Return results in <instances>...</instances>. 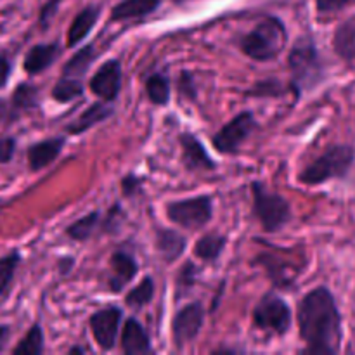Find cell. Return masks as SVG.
Here are the masks:
<instances>
[{
    "label": "cell",
    "mask_w": 355,
    "mask_h": 355,
    "mask_svg": "<svg viewBox=\"0 0 355 355\" xmlns=\"http://www.w3.org/2000/svg\"><path fill=\"white\" fill-rule=\"evenodd\" d=\"M113 114V107L104 101V103H94L80 114L76 120H73L71 123L66 125V134H71V135H80L83 132H87L89 128L96 127V125L103 123L106 121L107 118Z\"/></svg>",
    "instance_id": "e0dca14e"
},
{
    "label": "cell",
    "mask_w": 355,
    "mask_h": 355,
    "mask_svg": "<svg viewBox=\"0 0 355 355\" xmlns=\"http://www.w3.org/2000/svg\"><path fill=\"white\" fill-rule=\"evenodd\" d=\"M61 55V45L58 42H51V44H37L28 51L26 58H24L23 68L28 75H38V73L45 71L51 68L58 58Z\"/></svg>",
    "instance_id": "9a60e30c"
},
{
    "label": "cell",
    "mask_w": 355,
    "mask_h": 355,
    "mask_svg": "<svg viewBox=\"0 0 355 355\" xmlns=\"http://www.w3.org/2000/svg\"><path fill=\"white\" fill-rule=\"evenodd\" d=\"M227 238L220 234H205L203 238L198 239L194 246V255L207 263H214L220 259L225 250Z\"/></svg>",
    "instance_id": "7402d4cb"
},
{
    "label": "cell",
    "mask_w": 355,
    "mask_h": 355,
    "mask_svg": "<svg viewBox=\"0 0 355 355\" xmlns=\"http://www.w3.org/2000/svg\"><path fill=\"white\" fill-rule=\"evenodd\" d=\"M196 277H198L196 266H194L193 262L184 263V266L179 269V274H177L175 297L180 298L186 293H189V291L194 288V284H196Z\"/></svg>",
    "instance_id": "4dcf8cb0"
},
{
    "label": "cell",
    "mask_w": 355,
    "mask_h": 355,
    "mask_svg": "<svg viewBox=\"0 0 355 355\" xmlns=\"http://www.w3.org/2000/svg\"><path fill=\"white\" fill-rule=\"evenodd\" d=\"M19 263H21V255L17 250L7 253V255H3L2 259H0V298L6 297V293L9 291Z\"/></svg>",
    "instance_id": "f1b7e54d"
},
{
    "label": "cell",
    "mask_w": 355,
    "mask_h": 355,
    "mask_svg": "<svg viewBox=\"0 0 355 355\" xmlns=\"http://www.w3.org/2000/svg\"><path fill=\"white\" fill-rule=\"evenodd\" d=\"M75 352H80V354H82V352H83V349H80V347H75V349L69 350V354H75Z\"/></svg>",
    "instance_id": "b9f144b4"
},
{
    "label": "cell",
    "mask_w": 355,
    "mask_h": 355,
    "mask_svg": "<svg viewBox=\"0 0 355 355\" xmlns=\"http://www.w3.org/2000/svg\"><path fill=\"white\" fill-rule=\"evenodd\" d=\"M186 248L187 239L179 231H173V229H158L156 231V252L166 263H172L177 259H180Z\"/></svg>",
    "instance_id": "ac0fdd59"
},
{
    "label": "cell",
    "mask_w": 355,
    "mask_h": 355,
    "mask_svg": "<svg viewBox=\"0 0 355 355\" xmlns=\"http://www.w3.org/2000/svg\"><path fill=\"white\" fill-rule=\"evenodd\" d=\"M177 87H179L180 96H184L186 99H193V101L196 99L198 96L196 82H194V76L191 75L189 71L180 73V78H179V83H177Z\"/></svg>",
    "instance_id": "d6a6232c"
},
{
    "label": "cell",
    "mask_w": 355,
    "mask_h": 355,
    "mask_svg": "<svg viewBox=\"0 0 355 355\" xmlns=\"http://www.w3.org/2000/svg\"><path fill=\"white\" fill-rule=\"evenodd\" d=\"M10 340V328L7 324H0V352L7 347Z\"/></svg>",
    "instance_id": "ab89813d"
},
{
    "label": "cell",
    "mask_w": 355,
    "mask_h": 355,
    "mask_svg": "<svg viewBox=\"0 0 355 355\" xmlns=\"http://www.w3.org/2000/svg\"><path fill=\"white\" fill-rule=\"evenodd\" d=\"M6 111H7L6 101H2V99H0V123H2L3 116H6Z\"/></svg>",
    "instance_id": "60d3db41"
},
{
    "label": "cell",
    "mask_w": 355,
    "mask_h": 355,
    "mask_svg": "<svg viewBox=\"0 0 355 355\" xmlns=\"http://www.w3.org/2000/svg\"><path fill=\"white\" fill-rule=\"evenodd\" d=\"M141 189L142 180L139 179L137 175H134V173H128V175L123 177V180H121V193L127 198L135 196V194L141 193Z\"/></svg>",
    "instance_id": "836d02e7"
},
{
    "label": "cell",
    "mask_w": 355,
    "mask_h": 355,
    "mask_svg": "<svg viewBox=\"0 0 355 355\" xmlns=\"http://www.w3.org/2000/svg\"><path fill=\"white\" fill-rule=\"evenodd\" d=\"M257 127H259V123H257L252 111H241L214 135V139H211L214 148L222 155L236 153L239 146L252 135V132L257 130Z\"/></svg>",
    "instance_id": "ba28073f"
},
{
    "label": "cell",
    "mask_w": 355,
    "mask_h": 355,
    "mask_svg": "<svg viewBox=\"0 0 355 355\" xmlns=\"http://www.w3.org/2000/svg\"><path fill=\"white\" fill-rule=\"evenodd\" d=\"M214 215V200L208 194L170 201L166 205V217L179 227L196 231L205 227Z\"/></svg>",
    "instance_id": "8992f818"
},
{
    "label": "cell",
    "mask_w": 355,
    "mask_h": 355,
    "mask_svg": "<svg viewBox=\"0 0 355 355\" xmlns=\"http://www.w3.org/2000/svg\"><path fill=\"white\" fill-rule=\"evenodd\" d=\"M97 55H99V52H97L96 45H85V47L80 49V51L66 62V66L62 68V75L73 76V78H83V75L89 71L90 64H92L94 59H96Z\"/></svg>",
    "instance_id": "603a6c76"
},
{
    "label": "cell",
    "mask_w": 355,
    "mask_h": 355,
    "mask_svg": "<svg viewBox=\"0 0 355 355\" xmlns=\"http://www.w3.org/2000/svg\"><path fill=\"white\" fill-rule=\"evenodd\" d=\"M291 309L286 302L274 293L263 295L253 311V322L262 331L283 336L291 328Z\"/></svg>",
    "instance_id": "52a82bcc"
},
{
    "label": "cell",
    "mask_w": 355,
    "mask_h": 355,
    "mask_svg": "<svg viewBox=\"0 0 355 355\" xmlns=\"http://www.w3.org/2000/svg\"><path fill=\"white\" fill-rule=\"evenodd\" d=\"M121 89V64L118 59H110L103 62L92 80H90V90L106 103L116 101Z\"/></svg>",
    "instance_id": "8fae6325"
},
{
    "label": "cell",
    "mask_w": 355,
    "mask_h": 355,
    "mask_svg": "<svg viewBox=\"0 0 355 355\" xmlns=\"http://www.w3.org/2000/svg\"><path fill=\"white\" fill-rule=\"evenodd\" d=\"M205 321V309L200 302L187 304L175 312L172 319V336L175 347L182 349L187 343L194 342L201 333Z\"/></svg>",
    "instance_id": "9c48e42d"
},
{
    "label": "cell",
    "mask_w": 355,
    "mask_h": 355,
    "mask_svg": "<svg viewBox=\"0 0 355 355\" xmlns=\"http://www.w3.org/2000/svg\"><path fill=\"white\" fill-rule=\"evenodd\" d=\"M45 350V338L40 324H33L24 338L14 347L12 352L16 355H40Z\"/></svg>",
    "instance_id": "4316f807"
},
{
    "label": "cell",
    "mask_w": 355,
    "mask_h": 355,
    "mask_svg": "<svg viewBox=\"0 0 355 355\" xmlns=\"http://www.w3.org/2000/svg\"><path fill=\"white\" fill-rule=\"evenodd\" d=\"M16 153V141L12 137L0 139V163H9Z\"/></svg>",
    "instance_id": "8d00e7d4"
},
{
    "label": "cell",
    "mask_w": 355,
    "mask_h": 355,
    "mask_svg": "<svg viewBox=\"0 0 355 355\" xmlns=\"http://www.w3.org/2000/svg\"><path fill=\"white\" fill-rule=\"evenodd\" d=\"M73 266H75V259H73V257H61V260H59V263H58L59 272L69 274L71 272Z\"/></svg>",
    "instance_id": "f35d334b"
},
{
    "label": "cell",
    "mask_w": 355,
    "mask_h": 355,
    "mask_svg": "<svg viewBox=\"0 0 355 355\" xmlns=\"http://www.w3.org/2000/svg\"><path fill=\"white\" fill-rule=\"evenodd\" d=\"M83 94V83L82 78H73V76H64L55 82L52 87V97L58 103H71V101L78 99Z\"/></svg>",
    "instance_id": "484cf974"
},
{
    "label": "cell",
    "mask_w": 355,
    "mask_h": 355,
    "mask_svg": "<svg viewBox=\"0 0 355 355\" xmlns=\"http://www.w3.org/2000/svg\"><path fill=\"white\" fill-rule=\"evenodd\" d=\"M153 297H155V281H153V277L146 276L134 290L128 291L125 304L134 309V311H141L142 307L151 304Z\"/></svg>",
    "instance_id": "83f0119b"
},
{
    "label": "cell",
    "mask_w": 355,
    "mask_h": 355,
    "mask_svg": "<svg viewBox=\"0 0 355 355\" xmlns=\"http://www.w3.org/2000/svg\"><path fill=\"white\" fill-rule=\"evenodd\" d=\"M355 163V148L350 144H333L321 156L309 163L298 180L305 186H319L335 179H345Z\"/></svg>",
    "instance_id": "3957f363"
},
{
    "label": "cell",
    "mask_w": 355,
    "mask_h": 355,
    "mask_svg": "<svg viewBox=\"0 0 355 355\" xmlns=\"http://www.w3.org/2000/svg\"><path fill=\"white\" fill-rule=\"evenodd\" d=\"M64 142L66 139L62 135H59V137L44 139V141L31 144L30 149H28V163H30V168L33 172H37V170H42L51 165V163H54L58 159V156L62 153Z\"/></svg>",
    "instance_id": "5bb4252c"
},
{
    "label": "cell",
    "mask_w": 355,
    "mask_h": 355,
    "mask_svg": "<svg viewBox=\"0 0 355 355\" xmlns=\"http://www.w3.org/2000/svg\"><path fill=\"white\" fill-rule=\"evenodd\" d=\"M40 101V90L31 83H21L16 87L12 96V106L17 110H33Z\"/></svg>",
    "instance_id": "f546056e"
},
{
    "label": "cell",
    "mask_w": 355,
    "mask_h": 355,
    "mask_svg": "<svg viewBox=\"0 0 355 355\" xmlns=\"http://www.w3.org/2000/svg\"><path fill=\"white\" fill-rule=\"evenodd\" d=\"M349 2L350 0H315V6H318V10L321 14H329L342 10Z\"/></svg>",
    "instance_id": "d590c367"
},
{
    "label": "cell",
    "mask_w": 355,
    "mask_h": 355,
    "mask_svg": "<svg viewBox=\"0 0 355 355\" xmlns=\"http://www.w3.org/2000/svg\"><path fill=\"white\" fill-rule=\"evenodd\" d=\"M121 311L114 305L104 307L92 314L90 318V329L96 338L97 345L103 350H113L116 345L118 333H120Z\"/></svg>",
    "instance_id": "30bf717a"
},
{
    "label": "cell",
    "mask_w": 355,
    "mask_h": 355,
    "mask_svg": "<svg viewBox=\"0 0 355 355\" xmlns=\"http://www.w3.org/2000/svg\"><path fill=\"white\" fill-rule=\"evenodd\" d=\"M286 28L276 17H266L241 38V51L253 61H272L286 45Z\"/></svg>",
    "instance_id": "277c9868"
},
{
    "label": "cell",
    "mask_w": 355,
    "mask_h": 355,
    "mask_svg": "<svg viewBox=\"0 0 355 355\" xmlns=\"http://www.w3.org/2000/svg\"><path fill=\"white\" fill-rule=\"evenodd\" d=\"M253 211L266 232H277L291 220V205L281 194L270 193L262 182L252 184Z\"/></svg>",
    "instance_id": "5b68a950"
},
{
    "label": "cell",
    "mask_w": 355,
    "mask_h": 355,
    "mask_svg": "<svg viewBox=\"0 0 355 355\" xmlns=\"http://www.w3.org/2000/svg\"><path fill=\"white\" fill-rule=\"evenodd\" d=\"M110 277H107V286L113 293H120L125 286L132 283V279L137 274L139 266L132 255L125 252H114L110 260Z\"/></svg>",
    "instance_id": "7c38bea8"
},
{
    "label": "cell",
    "mask_w": 355,
    "mask_h": 355,
    "mask_svg": "<svg viewBox=\"0 0 355 355\" xmlns=\"http://www.w3.org/2000/svg\"><path fill=\"white\" fill-rule=\"evenodd\" d=\"M10 75V62L6 55H0V89L7 83V78Z\"/></svg>",
    "instance_id": "74e56055"
},
{
    "label": "cell",
    "mask_w": 355,
    "mask_h": 355,
    "mask_svg": "<svg viewBox=\"0 0 355 355\" xmlns=\"http://www.w3.org/2000/svg\"><path fill=\"white\" fill-rule=\"evenodd\" d=\"M121 347L127 355H142L151 354V340L146 333L144 326L137 321L135 318H128L125 321L123 333H121Z\"/></svg>",
    "instance_id": "2e32d148"
},
{
    "label": "cell",
    "mask_w": 355,
    "mask_h": 355,
    "mask_svg": "<svg viewBox=\"0 0 355 355\" xmlns=\"http://www.w3.org/2000/svg\"><path fill=\"white\" fill-rule=\"evenodd\" d=\"M101 16L99 7H85L80 14H76V17L73 19L71 26L68 30V47H75L80 42L85 40L89 37V33L92 31V28L96 26L97 19Z\"/></svg>",
    "instance_id": "ffe728a7"
},
{
    "label": "cell",
    "mask_w": 355,
    "mask_h": 355,
    "mask_svg": "<svg viewBox=\"0 0 355 355\" xmlns=\"http://www.w3.org/2000/svg\"><path fill=\"white\" fill-rule=\"evenodd\" d=\"M162 0H121L111 10V21L141 19L159 7Z\"/></svg>",
    "instance_id": "d6986e66"
},
{
    "label": "cell",
    "mask_w": 355,
    "mask_h": 355,
    "mask_svg": "<svg viewBox=\"0 0 355 355\" xmlns=\"http://www.w3.org/2000/svg\"><path fill=\"white\" fill-rule=\"evenodd\" d=\"M99 222H101V211L99 210L90 211V214H87L85 217L78 218V220H75L73 224H69L68 227H66V234H68L71 239H75V241H87V239L92 238V234L96 232Z\"/></svg>",
    "instance_id": "d4e9b609"
},
{
    "label": "cell",
    "mask_w": 355,
    "mask_h": 355,
    "mask_svg": "<svg viewBox=\"0 0 355 355\" xmlns=\"http://www.w3.org/2000/svg\"><path fill=\"white\" fill-rule=\"evenodd\" d=\"M288 66L291 75V89L297 94V99L304 92L315 89L324 80L326 69L314 38L304 35L297 38L288 54Z\"/></svg>",
    "instance_id": "7a4b0ae2"
},
{
    "label": "cell",
    "mask_w": 355,
    "mask_h": 355,
    "mask_svg": "<svg viewBox=\"0 0 355 355\" xmlns=\"http://www.w3.org/2000/svg\"><path fill=\"white\" fill-rule=\"evenodd\" d=\"M298 328L307 354L333 355L342 345V314L326 286L309 291L298 304Z\"/></svg>",
    "instance_id": "6da1fadb"
},
{
    "label": "cell",
    "mask_w": 355,
    "mask_h": 355,
    "mask_svg": "<svg viewBox=\"0 0 355 355\" xmlns=\"http://www.w3.org/2000/svg\"><path fill=\"white\" fill-rule=\"evenodd\" d=\"M283 92V85L277 80H266V82L257 83L255 89L250 90V96H281Z\"/></svg>",
    "instance_id": "1f68e13d"
},
{
    "label": "cell",
    "mask_w": 355,
    "mask_h": 355,
    "mask_svg": "<svg viewBox=\"0 0 355 355\" xmlns=\"http://www.w3.org/2000/svg\"><path fill=\"white\" fill-rule=\"evenodd\" d=\"M59 2H61V0H49V2L45 3L44 7H42L40 16H38V23H40L42 30H45V28L49 26V23H51L52 16H54L55 10H58Z\"/></svg>",
    "instance_id": "e575fe53"
},
{
    "label": "cell",
    "mask_w": 355,
    "mask_h": 355,
    "mask_svg": "<svg viewBox=\"0 0 355 355\" xmlns=\"http://www.w3.org/2000/svg\"><path fill=\"white\" fill-rule=\"evenodd\" d=\"M333 47L335 52L343 61H354L355 59V16L343 21L335 31L333 37Z\"/></svg>",
    "instance_id": "44dd1931"
},
{
    "label": "cell",
    "mask_w": 355,
    "mask_h": 355,
    "mask_svg": "<svg viewBox=\"0 0 355 355\" xmlns=\"http://www.w3.org/2000/svg\"><path fill=\"white\" fill-rule=\"evenodd\" d=\"M146 94L153 104L166 106L170 103V96H172L168 76L163 75V73H155V75L149 76L146 80Z\"/></svg>",
    "instance_id": "cb8c5ba5"
},
{
    "label": "cell",
    "mask_w": 355,
    "mask_h": 355,
    "mask_svg": "<svg viewBox=\"0 0 355 355\" xmlns=\"http://www.w3.org/2000/svg\"><path fill=\"white\" fill-rule=\"evenodd\" d=\"M180 148H182V159L187 170H215L217 163L214 162L210 155L207 153L205 146L201 144L200 139L193 134H182L179 137Z\"/></svg>",
    "instance_id": "4fadbf2b"
}]
</instances>
